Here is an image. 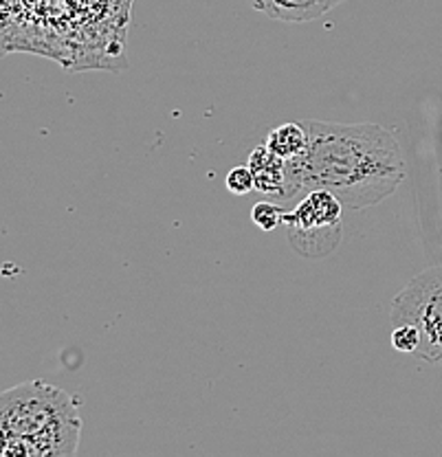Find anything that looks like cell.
Returning a JSON list of instances; mask_svg holds the SVG:
<instances>
[{
	"mask_svg": "<svg viewBox=\"0 0 442 457\" xmlns=\"http://www.w3.org/2000/svg\"><path fill=\"white\" fill-rule=\"evenodd\" d=\"M306 150L291 159L299 192L326 189L353 212L389 198L407 168L396 137L379 123H335L306 119Z\"/></svg>",
	"mask_w": 442,
	"mask_h": 457,
	"instance_id": "1",
	"label": "cell"
},
{
	"mask_svg": "<svg viewBox=\"0 0 442 457\" xmlns=\"http://www.w3.org/2000/svg\"><path fill=\"white\" fill-rule=\"evenodd\" d=\"M82 418L73 396L45 380L0 392V457L78 453Z\"/></svg>",
	"mask_w": 442,
	"mask_h": 457,
	"instance_id": "2",
	"label": "cell"
},
{
	"mask_svg": "<svg viewBox=\"0 0 442 457\" xmlns=\"http://www.w3.org/2000/svg\"><path fill=\"white\" fill-rule=\"evenodd\" d=\"M389 321L416 326L421 345L413 356L442 365V266L422 270L392 299Z\"/></svg>",
	"mask_w": 442,
	"mask_h": 457,
	"instance_id": "3",
	"label": "cell"
},
{
	"mask_svg": "<svg viewBox=\"0 0 442 457\" xmlns=\"http://www.w3.org/2000/svg\"><path fill=\"white\" fill-rule=\"evenodd\" d=\"M341 200L326 189L304 194L297 207L284 213L293 249L306 257H324L335 251L341 240Z\"/></svg>",
	"mask_w": 442,
	"mask_h": 457,
	"instance_id": "4",
	"label": "cell"
},
{
	"mask_svg": "<svg viewBox=\"0 0 442 457\" xmlns=\"http://www.w3.org/2000/svg\"><path fill=\"white\" fill-rule=\"evenodd\" d=\"M249 170L254 174L255 189L264 194L266 200L273 203H291L299 196V187L295 183V176L291 170V161L282 159L269 147L258 145L249 154Z\"/></svg>",
	"mask_w": 442,
	"mask_h": 457,
	"instance_id": "5",
	"label": "cell"
},
{
	"mask_svg": "<svg viewBox=\"0 0 442 457\" xmlns=\"http://www.w3.org/2000/svg\"><path fill=\"white\" fill-rule=\"evenodd\" d=\"M344 0H249L254 9L282 22H313Z\"/></svg>",
	"mask_w": 442,
	"mask_h": 457,
	"instance_id": "6",
	"label": "cell"
},
{
	"mask_svg": "<svg viewBox=\"0 0 442 457\" xmlns=\"http://www.w3.org/2000/svg\"><path fill=\"white\" fill-rule=\"evenodd\" d=\"M308 143V130L304 126V121H288L282 123V126L273 128V130L266 135L264 145L269 147L271 152H275L282 159L291 161L297 159L304 150H306Z\"/></svg>",
	"mask_w": 442,
	"mask_h": 457,
	"instance_id": "7",
	"label": "cell"
},
{
	"mask_svg": "<svg viewBox=\"0 0 442 457\" xmlns=\"http://www.w3.org/2000/svg\"><path fill=\"white\" fill-rule=\"evenodd\" d=\"M284 209L279 207V203L273 200H264V203L254 204V212H251V220L255 222L263 231H273L279 225H284Z\"/></svg>",
	"mask_w": 442,
	"mask_h": 457,
	"instance_id": "8",
	"label": "cell"
},
{
	"mask_svg": "<svg viewBox=\"0 0 442 457\" xmlns=\"http://www.w3.org/2000/svg\"><path fill=\"white\" fill-rule=\"evenodd\" d=\"M392 345L394 350L403 352V354H416L418 345H421V335H418L416 326H412V323H396L392 330Z\"/></svg>",
	"mask_w": 442,
	"mask_h": 457,
	"instance_id": "9",
	"label": "cell"
},
{
	"mask_svg": "<svg viewBox=\"0 0 442 457\" xmlns=\"http://www.w3.org/2000/svg\"><path fill=\"white\" fill-rule=\"evenodd\" d=\"M225 185L231 194H236V196H245V194H249L251 189H255L254 174H251L249 165H240V168L229 170V174H227L225 179Z\"/></svg>",
	"mask_w": 442,
	"mask_h": 457,
	"instance_id": "10",
	"label": "cell"
}]
</instances>
